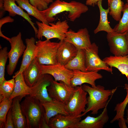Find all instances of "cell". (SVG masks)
<instances>
[{
	"instance_id": "6da1fadb",
	"label": "cell",
	"mask_w": 128,
	"mask_h": 128,
	"mask_svg": "<svg viewBox=\"0 0 128 128\" xmlns=\"http://www.w3.org/2000/svg\"><path fill=\"white\" fill-rule=\"evenodd\" d=\"M26 121V128H49L45 119L44 108L38 100L28 95L20 103Z\"/></svg>"
},
{
	"instance_id": "7a4b0ae2",
	"label": "cell",
	"mask_w": 128,
	"mask_h": 128,
	"mask_svg": "<svg viewBox=\"0 0 128 128\" xmlns=\"http://www.w3.org/2000/svg\"><path fill=\"white\" fill-rule=\"evenodd\" d=\"M88 10L87 5L79 2L72 1L67 2L56 0L47 9L41 11L49 23L54 21L55 17L57 14L65 11L69 13L68 18L73 22Z\"/></svg>"
},
{
	"instance_id": "3957f363",
	"label": "cell",
	"mask_w": 128,
	"mask_h": 128,
	"mask_svg": "<svg viewBox=\"0 0 128 128\" xmlns=\"http://www.w3.org/2000/svg\"><path fill=\"white\" fill-rule=\"evenodd\" d=\"M82 87L89 96L87 97V107L81 115V117L90 111L92 114H97L99 110L105 108L107 106L109 97L114 94L117 88L106 90L100 85L93 87L85 84L82 85Z\"/></svg>"
},
{
	"instance_id": "277c9868",
	"label": "cell",
	"mask_w": 128,
	"mask_h": 128,
	"mask_svg": "<svg viewBox=\"0 0 128 128\" xmlns=\"http://www.w3.org/2000/svg\"><path fill=\"white\" fill-rule=\"evenodd\" d=\"M38 27L36 37L41 40L43 37L47 40L57 38L60 41L64 40L66 33L68 31L69 26L67 20H60L55 23H49V25L41 22L36 21Z\"/></svg>"
},
{
	"instance_id": "5b68a950",
	"label": "cell",
	"mask_w": 128,
	"mask_h": 128,
	"mask_svg": "<svg viewBox=\"0 0 128 128\" xmlns=\"http://www.w3.org/2000/svg\"><path fill=\"white\" fill-rule=\"evenodd\" d=\"M61 43L51 41L50 40H39L36 42L37 52L36 58L41 65H50L57 64L56 54Z\"/></svg>"
},
{
	"instance_id": "8992f818",
	"label": "cell",
	"mask_w": 128,
	"mask_h": 128,
	"mask_svg": "<svg viewBox=\"0 0 128 128\" xmlns=\"http://www.w3.org/2000/svg\"><path fill=\"white\" fill-rule=\"evenodd\" d=\"M9 42L11 49L8 52L9 62L7 66L6 70L8 74L11 76L15 70L19 59L23 54L26 46L23 42L20 32L10 38Z\"/></svg>"
},
{
	"instance_id": "52a82bcc",
	"label": "cell",
	"mask_w": 128,
	"mask_h": 128,
	"mask_svg": "<svg viewBox=\"0 0 128 128\" xmlns=\"http://www.w3.org/2000/svg\"><path fill=\"white\" fill-rule=\"evenodd\" d=\"M85 50L86 71H98L103 70L112 73V69L98 55V47L95 42Z\"/></svg>"
},
{
	"instance_id": "ba28073f",
	"label": "cell",
	"mask_w": 128,
	"mask_h": 128,
	"mask_svg": "<svg viewBox=\"0 0 128 128\" xmlns=\"http://www.w3.org/2000/svg\"><path fill=\"white\" fill-rule=\"evenodd\" d=\"M87 94L83 89L82 86L75 87L73 93L66 105L70 114L81 117V115L85 111L86 108Z\"/></svg>"
},
{
	"instance_id": "9c48e42d",
	"label": "cell",
	"mask_w": 128,
	"mask_h": 128,
	"mask_svg": "<svg viewBox=\"0 0 128 128\" xmlns=\"http://www.w3.org/2000/svg\"><path fill=\"white\" fill-rule=\"evenodd\" d=\"M59 82L54 80L47 88L49 96L67 105L72 96L75 90V87L68 85L64 82Z\"/></svg>"
},
{
	"instance_id": "30bf717a",
	"label": "cell",
	"mask_w": 128,
	"mask_h": 128,
	"mask_svg": "<svg viewBox=\"0 0 128 128\" xmlns=\"http://www.w3.org/2000/svg\"><path fill=\"white\" fill-rule=\"evenodd\" d=\"M53 78L49 74H42L34 85L31 87L30 95L38 100L42 103L52 100V99L49 95L47 88L54 80Z\"/></svg>"
},
{
	"instance_id": "8fae6325",
	"label": "cell",
	"mask_w": 128,
	"mask_h": 128,
	"mask_svg": "<svg viewBox=\"0 0 128 128\" xmlns=\"http://www.w3.org/2000/svg\"><path fill=\"white\" fill-rule=\"evenodd\" d=\"M127 32L107 33L106 38L110 51L114 56H122L128 54L126 37Z\"/></svg>"
},
{
	"instance_id": "7c38bea8",
	"label": "cell",
	"mask_w": 128,
	"mask_h": 128,
	"mask_svg": "<svg viewBox=\"0 0 128 128\" xmlns=\"http://www.w3.org/2000/svg\"><path fill=\"white\" fill-rule=\"evenodd\" d=\"M42 74H49L56 81H61L71 85L70 80L73 75V70L59 64L50 65H41Z\"/></svg>"
},
{
	"instance_id": "4fadbf2b",
	"label": "cell",
	"mask_w": 128,
	"mask_h": 128,
	"mask_svg": "<svg viewBox=\"0 0 128 128\" xmlns=\"http://www.w3.org/2000/svg\"><path fill=\"white\" fill-rule=\"evenodd\" d=\"M64 40L73 45L78 49H85L91 43L89 32L86 28L75 32L71 29L67 32Z\"/></svg>"
},
{
	"instance_id": "5bb4252c",
	"label": "cell",
	"mask_w": 128,
	"mask_h": 128,
	"mask_svg": "<svg viewBox=\"0 0 128 128\" xmlns=\"http://www.w3.org/2000/svg\"><path fill=\"white\" fill-rule=\"evenodd\" d=\"M73 75L70 80L71 85L75 87L82 86L84 83L90 85L91 87H96L95 81L102 78V75L98 71L84 72L78 70H73Z\"/></svg>"
},
{
	"instance_id": "9a60e30c",
	"label": "cell",
	"mask_w": 128,
	"mask_h": 128,
	"mask_svg": "<svg viewBox=\"0 0 128 128\" xmlns=\"http://www.w3.org/2000/svg\"><path fill=\"white\" fill-rule=\"evenodd\" d=\"M109 119L107 106L98 116L88 115L81 120L73 128H102Z\"/></svg>"
},
{
	"instance_id": "2e32d148",
	"label": "cell",
	"mask_w": 128,
	"mask_h": 128,
	"mask_svg": "<svg viewBox=\"0 0 128 128\" xmlns=\"http://www.w3.org/2000/svg\"><path fill=\"white\" fill-rule=\"evenodd\" d=\"M61 41L57 52L56 59L58 63L64 66L75 56L78 49L64 40Z\"/></svg>"
},
{
	"instance_id": "e0dca14e",
	"label": "cell",
	"mask_w": 128,
	"mask_h": 128,
	"mask_svg": "<svg viewBox=\"0 0 128 128\" xmlns=\"http://www.w3.org/2000/svg\"><path fill=\"white\" fill-rule=\"evenodd\" d=\"M42 104L45 110L46 120L48 124L50 119L57 115L69 114L67 105L55 99Z\"/></svg>"
},
{
	"instance_id": "ac0fdd59",
	"label": "cell",
	"mask_w": 128,
	"mask_h": 128,
	"mask_svg": "<svg viewBox=\"0 0 128 128\" xmlns=\"http://www.w3.org/2000/svg\"><path fill=\"white\" fill-rule=\"evenodd\" d=\"M81 117L58 114L50 118L48 124L49 128H73L81 120Z\"/></svg>"
},
{
	"instance_id": "d6986e66",
	"label": "cell",
	"mask_w": 128,
	"mask_h": 128,
	"mask_svg": "<svg viewBox=\"0 0 128 128\" xmlns=\"http://www.w3.org/2000/svg\"><path fill=\"white\" fill-rule=\"evenodd\" d=\"M24 80L30 87L36 84L42 74L41 64L35 58L23 73Z\"/></svg>"
},
{
	"instance_id": "ffe728a7",
	"label": "cell",
	"mask_w": 128,
	"mask_h": 128,
	"mask_svg": "<svg viewBox=\"0 0 128 128\" xmlns=\"http://www.w3.org/2000/svg\"><path fill=\"white\" fill-rule=\"evenodd\" d=\"M36 40L33 37L26 39V48L23 54L19 72L23 73L32 60L36 58L37 48Z\"/></svg>"
},
{
	"instance_id": "44dd1931",
	"label": "cell",
	"mask_w": 128,
	"mask_h": 128,
	"mask_svg": "<svg viewBox=\"0 0 128 128\" xmlns=\"http://www.w3.org/2000/svg\"><path fill=\"white\" fill-rule=\"evenodd\" d=\"M23 97L19 96L13 99L12 115L15 128H27L26 119L22 112L20 102Z\"/></svg>"
},
{
	"instance_id": "7402d4cb",
	"label": "cell",
	"mask_w": 128,
	"mask_h": 128,
	"mask_svg": "<svg viewBox=\"0 0 128 128\" xmlns=\"http://www.w3.org/2000/svg\"><path fill=\"white\" fill-rule=\"evenodd\" d=\"M3 0L4 9L5 11L8 12L9 16L14 17L18 15L23 17L32 26L36 36L37 33V29L35 26V23L32 22V19L28 14L16 5L15 0Z\"/></svg>"
},
{
	"instance_id": "603a6c76",
	"label": "cell",
	"mask_w": 128,
	"mask_h": 128,
	"mask_svg": "<svg viewBox=\"0 0 128 128\" xmlns=\"http://www.w3.org/2000/svg\"><path fill=\"white\" fill-rule=\"evenodd\" d=\"M13 78H14L15 80V86L13 92L9 99H13L19 96L25 97L30 94L31 87L26 83L23 73L19 72L18 70L14 73Z\"/></svg>"
},
{
	"instance_id": "cb8c5ba5",
	"label": "cell",
	"mask_w": 128,
	"mask_h": 128,
	"mask_svg": "<svg viewBox=\"0 0 128 128\" xmlns=\"http://www.w3.org/2000/svg\"><path fill=\"white\" fill-rule=\"evenodd\" d=\"M103 61L111 68H117L128 80V54L122 56H110L104 58Z\"/></svg>"
},
{
	"instance_id": "d4e9b609",
	"label": "cell",
	"mask_w": 128,
	"mask_h": 128,
	"mask_svg": "<svg viewBox=\"0 0 128 128\" xmlns=\"http://www.w3.org/2000/svg\"><path fill=\"white\" fill-rule=\"evenodd\" d=\"M103 0H98L97 5L99 8L100 13V20L98 25L94 30V32L96 34L98 32L103 31L107 33L114 32L110 26L108 20V15L109 13V9H105L103 7Z\"/></svg>"
},
{
	"instance_id": "484cf974",
	"label": "cell",
	"mask_w": 128,
	"mask_h": 128,
	"mask_svg": "<svg viewBox=\"0 0 128 128\" xmlns=\"http://www.w3.org/2000/svg\"><path fill=\"white\" fill-rule=\"evenodd\" d=\"M124 87L127 92L126 97L122 102L116 105L114 110L116 111V114L110 121V123H112L118 121L119 125L121 127H123L126 125V119L124 118V114L125 109L128 103V83L125 84Z\"/></svg>"
},
{
	"instance_id": "4316f807",
	"label": "cell",
	"mask_w": 128,
	"mask_h": 128,
	"mask_svg": "<svg viewBox=\"0 0 128 128\" xmlns=\"http://www.w3.org/2000/svg\"><path fill=\"white\" fill-rule=\"evenodd\" d=\"M15 1L18 6L25 10L29 16H33L39 21L49 25L41 11L31 4L29 0H15Z\"/></svg>"
},
{
	"instance_id": "83f0119b",
	"label": "cell",
	"mask_w": 128,
	"mask_h": 128,
	"mask_svg": "<svg viewBox=\"0 0 128 128\" xmlns=\"http://www.w3.org/2000/svg\"><path fill=\"white\" fill-rule=\"evenodd\" d=\"M64 66L71 70H78L86 72L84 49H78L75 56Z\"/></svg>"
},
{
	"instance_id": "f1b7e54d",
	"label": "cell",
	"mask_w": 128,
	"mask_h": 128,
	"mask_svg": "<svg viewBox=\"0 0 128 128\" xmlns=\"http://www.w3.org/2000/svg\"><path fill=\"white\" fill-rule=\"evenodd\" d=\"M109 14L115 20L119 21L121 18L124 4L122 0H108Z\"/></svg>"
},
{
	"instance_id": "f546056e",
	"label": "cell",
	"mask_w": 128,
	"mask_h": 128,
	"mask_svg": "<svg viewBox=\"0 0 128 128\" xmlns=\"http://www.w3.org/2000/svg\"><path fill=\"white\" fill-rule=\"evenodd\" d=\"M122 12V17L113 29L115 32L118 33L128 32V4L127 3L124 4Z\"/></svg>"
},
{
	"instance_id": "4dcf8cb0",
	"label": "cell",
	"mask_w": 128,
	"mask_h": 128,
	"mask_svg": "<svg viewBox=\"0 0 128 128\" xmlns=\"http://www.w3.org/2000/svg\"><path fill=\"white\" fill-rule=\"evenodd\" d=\"M13 99L4 98L0 104V128H4L7 113L11 108Z\"/></svg>"
},
{
	"instance_id": "1f68e13d",
	"label": "cell",
	"mask_w": 128,
	"mask_h": 128,
	"mask_svg": "<svg viewBox=\"0 0 128 128\" xmlns=\"http://www.w3.org/2000/svg\"><path fill=\"white\" fill-rule=\"evenodd\" d=\"M15 80L14 78L9 80L5 79L0 85V95L4 98H9L14 89Z\"/></svg>"
},
{
	"instance_id": "d6a6232c",
	"label": "cell",
	"mask_w": 128,
	"mask_h": 128,
	"mask_svg": "<svg viewBox=\"0 0 128 128\" xmlns=\"http://www.w3.org/2000/svg\"><path fill=\"white\" fill-rule=\"evenodd\" d=\"M8 48L5 47L0 50V85L5 80V67L8 58Z\"/></svg>"
},
{
	"instance_id": "836d02e7",
	"label": "cell",
	"mask_w": 128,
	"mask_h": 128,
	"mask_svg": "<svg viewBox=\"0 0 128 128\" xmlns=\"http://www.w3.org/2000/svg\"><path fill=\"white\" fill-rule=\"evenodd\" d=\"M29 1L31 4L40 11L45 10L48 7L49 4L44 0H29Z\"/></svg>"
},
{
	"instance_id": "e575fe53",
	"label": "cell",
	"mask_w": 128,
	"mask_h": 128,
	"mask_svg": "<svg viewBox=\"0 0 128 128\" xmlns=\"http://www.w3.org/2000/svg\"><path fill=\"white\" fill-rule=\"evenodd\" d=\"M4 128H15L12 115L11 107L7 113Z\"/></svg>"
},
{
	"instance_id": "d590c367",
	"label": "cell",
	"mask_w": 128,
	"mask_h": 128,
	"mask_svg": "<svg viewBox=\"0 0 128 128\" xmlns=\"http://www.w3.org/2000/svg\"><path fill=\"white\" fill-rule=\"evenodd\" d=\"M14 19L12 18L10 16H7L0 19V36L4 39L6 38V37L2 33L1 28L2 26L5 24L8 23H12L14 22Z\"/></svg>"
},
{
	"instance_id": "8d00e7d4",
	"label": "cell",
	"mask_w": 128,
	"mask_h": 128,
	"mask_svg": "<svg viewBox=\"0 0 128 128\" xmlns=\"http://www.w3.org/2000/svg\"><path fill=\"white\" fill-rule=\"evenodd\" d=\"M98 0H87L85 4L87 5L92 6L94 7L97 5Z\"/></svg>"
},
{
	"instance_id": "74e56055",
	"label": "cell",
	"mask_w": 128,
	"mask_h": 128,
	"mask_svg": "<svg viewBox=\"0 0 128 128\" xmlns=\"http://www.w3.org/2000/svg\"><path fill=\"white\" fill-rule=\"evenodd\" d=\"M0 17L1 18L3 16L5 12V11L4 9L3 0H0Z\"/></svg>"
},
{
	"instance_id": "f35d334b",
	"label": "cell",
	"mask_w": 128,
	"mask_h": 128,
	"mask_svg": "<svg viewBox=\"0 0 128 128\" xmlns=\"http://www.w3.org/2000/svg\"><path fill=\"white\" fill-rule=\"evenodd\" d=\"M126 123L128 124V109L126 110Z\"/></svg>"
},
{
	"instance_id": "ab89813d",
	"label": "cell",
	"mask_w": 128,
	"mask_h": 128,
	"mask_svg": "<svg viewBox=\"0 0 128 128\" xmlns=\"http://www.w3.org/2000/svg\"><path fill=\"white\" fill-rule=\"evenodd\" d=\"M126 37L127 48H128V32H127L126 34Z\"/></svg>"
},
{
	"instance_id": "60d3db41",
	"label": "cell",
	"mask_w": 128,
	"mask_h": 128,
	"mask_svg": "<svg viewBox=\"0 0 128 128\" xmlns=\"http://www.w3.org/2000/svg\"><path fill=\"white\" fill-rule=\"evenodd\" d=\"M45 0L48 4H49L50 3H52L53 2V0Z\"/></svg>"
},
{
	"instance_id": "b9f144b4",
	"label": "cell",
	"mask_w": 128,
	"mask_h": 128,
	"mask_svg": "<svg viewBox=\"0 0 128 128\" xmlns=\"http://www.w3.org/2000/svg\"><path fill=\"white\" fill-rule=\"evenodd\" d=\"M127 3L128 4V0H127Z\"/></svg>"
}]
</instances>
